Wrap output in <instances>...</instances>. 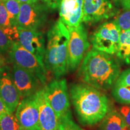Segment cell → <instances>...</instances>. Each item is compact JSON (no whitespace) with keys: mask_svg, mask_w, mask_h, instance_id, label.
Listing matches in <instances>:
<instances>
[{"mask_svg":"<svg viewBox=\"0 0 130 130\" xmlns=\"http://www.w3.org/2000/svg\"><path fill=\"white\" fill-rule=\"evenodd\" d=\"M121 73L119 62L113 56L92 48L84 56L78 75L83 83L105 91L113 87Z\"/></svg>","mask_w":130,"mask_h":130,"instance_id":"obj_1","label":"cell"},{"mask_svg":"<svg viewBox=\"0 0 130 130\" xmlns=\"http://www.w3.org/2000/svg\"><path fill=\"white\" fill-rule=\"evenodd\" d=\"M69 96L78 119L83 125L92 126L100 122L111 110L107 96L84 83L71 84Z\"/></svg>","mask_w":130,"mask_h":130,"instance_id":"obj_2","label":"cell"},{"mask_svg":"<svg viewBox=\"0 0 130 130\" xmlns=\"http://www.w3.org/2000/svg\"><path fill=\"white\" fill-rule=\"evenodd\" d=\"M69 32L60 19L57 21L47 33L44 64L49 72L60 78L68 72Z\"/></svg>","mask_w":130,"mask_h":130,"instance_id":"obj_3","label":"cell"},{"mask_svg":"<svg viewBox=\"0 0 130 130\" xmlns=\"http://www.w3.org/2000/svg\"><path fill=\"white\" fill-rule=\"evenodd\" d=\"M46 99L58 119L72 117L67 82L65 79L56 78L43 87Z\"/></svg>","mask_w":130,"mask_h":130,"instance_id":"obj_4","label":"cell"},{"mask_svg":"<svg viewBox=\"0 0 130 130\" xmlns=\"http://www.w3.org/2000/svg\"><path fill=\"white\" fill-rule=\"evenodd\" d=\"M69 32L68 43V56L67 63L68 72L75 71L87 53L89 43L87 32L83 24L75 27H68Z\"/></svg>","mask_w":130,"mask_h":130,"instance_id":"obj_5","label":"cell"},{"mask_svg":"<svg viewBox=\"0 0 130 130\" xmlns=\"http://www.w3.org/2000/svg\"><path fill=\"white\" fill-rule=\"evenodd\" d=\"M121 31L114 20L104 22L91 36L93 48L114 56L118 51Z\"/></svg>","mask_w":130,"mask_h":130,"instance_id":"obj_6","label":"cell"},{"mask_svg":"<svg viewBox=\"0 0 130 130\" xmlns=\"http://www.w3.org/2000/svg\"><path fill=\"white\" fill-rule=\"evenodd\" d=\"M9 53L13 63L30 71L36 76L43 86L46 85L49 72L45 64L40 63L36 57L27 51L17 41L13 42Z\"/></svg>","mask_w":130,"mask_h":130,"instance_id":"obj_7","label":"cell"},{"mask_svg":"<svg viewBox=\"0 0 130 130\" xmlns=\"http://www.w3.org/2000/svg\"><path fill=\"white\" fill-rule=\"evenodd\" d=\"M49 9L43 2L39 1L30 4H21L18 28L39 31L46 23Z\"/></svg>","mask_w":130,"mask_h":130,"instance_id":"obj_8","label":"cell"},{"mask_svg":"<svg viewBox=\"0 0 130 130\" xmlns=\"http://www.w3.org/2000/svg\"><path fill=\"white\" fill-rule=\"evenodd\" d=\"M118 13V9L111 0H83V23H98Z\"/></svg>","mask_w":130,"mask_h":130,"instance_id":"obj_9","label":"cell"},{"mask_svg":"<svg viewBox=\"0 0 130 130\" xmlns=\"http://www.w3.org/2000/svg\"><path fill=\"white\" fill-rule=\"evenodd\" d=\"M15 111V116L22 129L40 130L39 112L35 95L23 98Z\"/></svg>","mask_w":130,"mask_h":130,"instance_id":"obj_10","label":"cell"},{"mask_svg":"<svg viewBox=\"0 0 130 130\" xmlns=\"http://www.w3.org/2000/svg\"><path fill=\"white\" fill-rule=\"evenodd\" d=\"M11 74L22 98L35 95L45 87L35 75L14 63H13Z\"/></svg>","mask_w":130,"mask_h":130,"instance_id":"obj_11","label":"cell"},{"mask_svg":"<svg viewBox=\"0 0 130 130\" xmlns=\"http://www.w3.org/2000/svg\"><path fill=\"white\" fill-rule=\"evenodd\" d=\"M0 99L11 113L15 111L20 102L21 96L13 81L11 69L7 66H3L0 71Z\"/></svg>","mask_w":130,"mask_h":130,"instance_id":"obj_12","label":"cell"},{"mask_svg":"<svg viewBox=\"0 0 130 130\" xmlns=\"http://www.w3.org/2000/svg\"><path fill=\"white\" fill-rule=\"evenodd\" d=\"M18 42L27 51L36 57L40 63L44 64L45 40L42 32L38 30L18 28Z\"/></svg>","mask_w":130,"mask_h":130,"instance_id":"obj_13","label":"cell"},{"mask_svg":"<svg viewBox=\"0 0 130 130\" xmlns=\"http://www.w3.org/2000/svg\"><path fill=\"white\" fill-rule=\"evenodd\" d=\"M59 15L60 19L67 27L83 24V0H60Z\"/></svg>","mask_w":130,"mask_h":130,"instance_id":"obj_14","label":"cell"},{"mask_svg":"<svg viewBox=\"0 0 130 130\" xmlns=\"http://www.w3.org/2000/svg\"><path fill=\"white\" fill-rule=\"evenodd\" d=\"M39 112V126L40 130H57L59 119L54 110L47 100L44 89L35 94Z\"/></svg>","mask_w":130,"mask_h":130,"instance_id":"obj_15","label":"cell"},{"mask_svg":"<svg viewBox=\"0 0 130 130\" xmlns=\"http://www.w3.org/2000/svg\"><path fill=\"white\" fill-rule=\"evenodd\" d=\"M100 130H128L121 115L116 110H110L101 121Z\"/></svg>","mask_w":130,"mask_h":130,"instance_id":"obj_16","label":"cell"},{"mask_svg":"<svg viewBox=\"0 0 130 130\" xmlns=\"http://www.w3.org/2000/svg\"><path fill=\"white\" fill-rule=\"evenodd\" d=\"M0 28L12 42L18 41V28L12 25L3 0L0 1Z\"/></svg>","mask_w":130,"mask_h":130,"instance_id":"obj_17","label":"cell"},{"mask_svg":"<svg viewBox=\"0 0 130 130\" xmlns=\"http://www.w3.org/2000/svg\"><path fill=\"white\" fill-rule=\"evenodd\" d=\"M116 55L120 61L130 66V30L121 31Z\"/></svg>","mask_w":130,"mask_h":130,"instance_id":"obj_18","label":"cell"},{"mask_svg":"<svg viewBox=\"0 0 130 130\" xmlns=\"http://www.w3.org/2000/svg\"><path fill=\"white\" fill-rule=\"evenodd\" d=\"M111 94L114 100L122 104H130V85L117 86L112 87Z\"/></svg>","mask_w":130,"mask_h":130,"instance_id":"obj_19","label":"cell"},{"mask_svg":"<svg viewBox=\"0 0 130 130\" xmlns=\"http://www.w3.org/2000/svg\"><path fill=\"white\" fill-rule=\"evenodd\" d=\"M3 2L7 10L10 22L12 26L17 27L21 4L16 0H3Z\"/></svg>","mask_w":130,"mask_h":130,"instance_id":"obj_20","label":"cell"},{"mask_svg":"<svg viewBox=\"0 0 130 130\" xmlns=\"http://www.w3.org/2000/svg\"><path fill=\"white\" fill-rule=\"evenodd\" d=\"M0 130H23L13 113L8 112L0 119Z\"/></svg>","mask_w":130,"mask_h":130,"instance_id":"obj_21","label":"cell"},{"mask_svg":"<svg viewBox=\"0 0 130 130\" xmlns=\"http://www.w3.org/2000/svg\"><path fill=\"white\" fill-rule=\"evenodd\" d=\"M121 31L130 30V9H123L121 13H118L114 20Z\"/></svg>","mask_w":130,"mask_h":130,"instance_id":"obj_22","label":"cell"},{"mask_svg":"<svg viewBox=\"0 0 130 130\" xmlns=\"http://www.w3.org/2000/svg\"><path fill=\"white\" fill-rule=\"evenodd\" d=\"M57 130H83L73 121L72 117H67L59 120Z\"/></svg>","mask_w":130,"mask_h":130,"instance_id":"obj_23","label":"cell"},{"mask_svg":"<svg viewBox=\"0 0 130 130\" xmlns=\"http://www.w3.org/2000/svg\"><path fill=\"white\" fill-rule=\"evenodd\" d=\"M13 42L6 36L3 30L0 28V53H6L9 52Z\"/></svg>","mask_w":130,"mask_h":130,"instance_id":"obj_24","label":"cell"},{"mask_svg":"<svg viewBox=\"0 0 130 130\" xmlns=\"http://www.w3.org/2000/svg\"><path fill=\"white\" fill-rule=\"evenodd\" d=\"M115 85L128 86L130 85V68L125 70L121 73Z\"/></svg>","mask_w":130,"mask_h":130,"instance_id":"obj_25","label":"cell"},{"mask_svg":"<svg viewBox=\"0 0 130 130\" xmlns=\"http://www.w3.org/2000/svg\"><path fill=\"white\" fill-rule=\"evenodd\" d=\"M118 111L123 118L128 129H130V104L124 105L120 107L118 109Z\"/></svg>","mask_w":130,"mask_h":130,"instance_id":"obj_26","label":"cell"},{"mask_svg":"<svg viewBox=\"0 0 130 130\" xmlns=\"http://www.w3.org/2000/svg\"><path fill=\"white\" fill-rule=\"evenodd\" d=\"M50 9L55 10L59 7L60 0H40Z\"/></svg>","mask_w":130,"mask_h":130,"instance_id":"obj_27","label":"cell"},{"mask_svg":"<svg viewBox=\"0 0 130 130\" xmlns=\"http://www.w3.org/2000/svg\"><path fill=\"white\" fill-rule=\"evenodd\" d=\"M8 112H10V111L7 108V106L4 103V102L0 99V119L4 114L8 113Z\"/></svg>","mask_w":130,"mask_h":130,"instance_id":"obj_28","label":"cell"},{"mask_svg":"<svg viewBox=\"0 0 130 130\" xmlns=\"http://www.w3.org/2000/svg\"><path fill=\"white\" fill-rule=\"evenodd\" d=\"M17 1L20 3V4H25V3H35L36 2H38L39 0H16Z\"/></svg>","mask_w":130,"mask_h":130,"instance_id":"obj_29","label":"cell"},{"mask_svg":"<svg viewBox=\"0 0 130 130\" xmlns=\"http://www.w3.org/2000/svg\"><path fill=\"white\" fill-rule=\"evenodd\" d=\"M121 6L123 9H130V0H125Z\"/></svg>","mask_w":130,"mask_h":130,"instance_id":"obj_30","label":"cell"},{"mask_svg":"<svg viewBox=\"0 0 130 130\" xmlns=\"http://www.w3.org/2000/svg\"><path fill=\"white\" fill-rule=\"evenodd\" d=\"M116 6H122L125 0H111Z\"/></svg>","mask_w":130,"mask_h":130,"instance_id":"obj_31","label":"cell"},{"mask_svg":"<svg viewBox=\"0 0 130 130\" xmlns=\"http://www.w3.org/2000/svg\"><path fill=\"white\" fill-rule=\"evenodd\" d=\"M0 71H1V67H0Z\"/></svg>","mask_w":130,"mask_h":130,"instance_id":"obj_32","label":"cell"},{"mask_svg":"<svg viewBox=\"0 0 130 130\" xmlns=\"http://www.w3.org/2000/svg\"><path fill=\"white\" fill-rule=\"evenodd\" d=\"M128 130H130V129H128Z\"/></svg>","mask_w":130,"mask_h":130,"instance_id":"obj_33","label":"cell"},{"mask_svg":"<svg viewBox=\"0 0 130 130\" xmlns=\"http://www.w3.org/2000/svg\"><path fill=\"white\" fill-rule=\"evenodd\" d=\"M1 1V0H0V1Z\"/></svg>","mask_w":130,"mask_h":130,"instance_id":"obj_34","label":"cell"},{"mask_svg":"<svg viewBox=\"0 0 130 130\" xmlns=\"http://www.w3.org/2000/svg\"><path fill=\"white\" fill-rule=\"evenodd\" d=\"M83 130H84V129H83Z\"/></svg>","mask_w":130,"mask_h":130,"instance_id":"obj_35","label":"cell"}]
</instances>
